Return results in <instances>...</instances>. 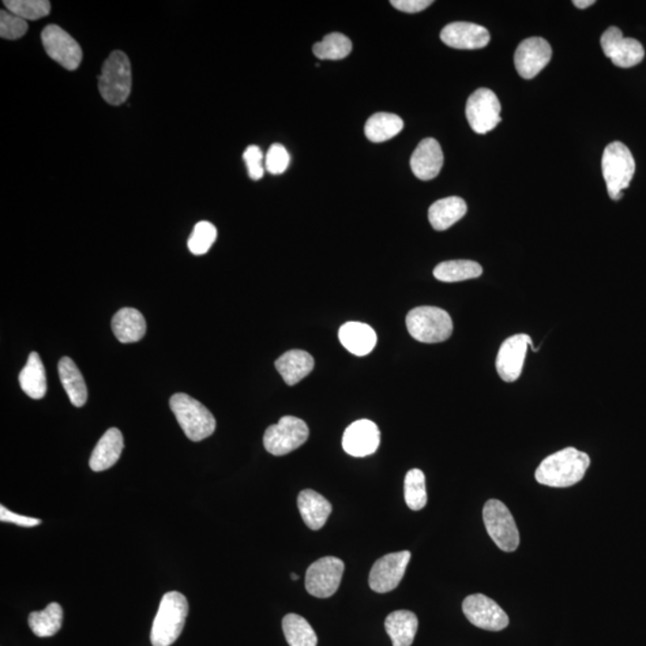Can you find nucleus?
<instances>
[{
  "label": "nucleus",
  "instance_id": "nucleus-3",
  "mask_svg": "<svg viewBox=\"0 0 646 646\" xmlns=\"http://www.w3.org/2000/svg\"><path fill=\"white\" fill-rule=\"evenodd\" d=\"M101 96L112 106L125 103L132 90V69L129 56L114 51L108 56L99 76Z\"/></svg>",
  "mask_w": 646,
  "mask_h": 646
},
{
  "label": "nucleus",
  "instance_id": "nucleus-15",
  "mask_svg": "<svg viewBox=\"0 0 646 646\" xmlns=\"http://www.w3.org/2000/svg\"><path fill=\"white\" fill-rule=\"evenodd\" d=\"M529 347L536 351L533 347L532 338L524 333L510 337L502 344L495 367L503 381L514 382L520 378Z\"/></svg>",
  "mask_w": 646,
  "mask_h": 646
},
{
  "label": "nucleus",
  "instance_id": "nucleus-12",
  "mask_svg": "<svg viewBox=\"0 0 646 646\" xmlns=\"http://www.w3.org/2000/svg\"><path fill=\"white\" fill-rule=\"evenodd\" d=\"M462 611L468 622L479 629L498 632L509 626V617L501 606L483 593L465 597Z\"/></svg>",
  "mask_w": 646,
  "mask_h": 646
},
{
  "label": "nucleus",
  "instance_id": "nucleus-34",
  "mask_svg": "<svg viewBox=\"0 0 646 646\" xmlns=\"http://www.w3.org/2000/svg\"><path fill=\"white\" fill-rule=\"evenodd\" d=\"M351 51V40L340 33L328 34L313 47L315 56L321 60H341L347 58Z\"/></svg>",
  "mask_w": 646,
  "mask_h": 646
},
{
  "label": "nucleus",
  "instance_id": "nucleus-7",
  "mask_svg": "<svg viewBox=\"0 0 646 646\" xmlns=\"http://www.w3.org/2000/svg\"><path fill=\"white\" fill-rule=\"evenodd\" d=\"M483 518L488 535L502 551L517 550L520 534H518L516 522L504 503L497 499L488 501L484 506Z\"/></svg>",
  "mask_w": 646,
  "mask_h": 646
},
{
  "label": "nucleus",
  "instance_id": "nucleus-18",
  "mask_svg": "<svg viewBox=\"0 0 646 646\" xmlns=\"http://www.w3.org/2000/svg\"><path fill=\"white\" fill-rule=\"evenodd\" d=\"M490 39L486 28L469 22H454L441 32L443 43L455 50H480L487 46Z\"/></svg>",
  "mask_w": 646,
  "mask_h": 646
},
{
  "label": "nucleus",
  "instance_id": "nucleus-13",
  "mask_svg": "<svg viewBox=\"0 0 646 646\" xmlns=\"http://www.w3.org/2000/svg\"><path fill=\"white\" fill-rule=\"evenodd\" d=\"M601 47L615 66L630 69L643 62L644 47L640 41L625 37L618 27H610L601 36Z\"/></svg>",
  "mask_w": 646,
  "mask_h": 646
},
{
  "label": "nucleus",
  "instance_id": "nucleus-43",
  "mask_svg": "<svg viewBox=\"0 0 646 646\" xmlns=\"http://www.w3.org/2000/svg\"><path fill=\"white\" fill-rule=\"evenodd\" d=\"M291 580L297 581V580H299V576H297L296 573H291Z\"/></svg>",
  "mask_w": 646,
  "mask_h": 646
},
{
  "label": "nucleus",
  "instance_id": "nucleus-30",
  "mask_svg": "<svg viewBox=\"0 0 646 646\" xmlns=\"http://www.w3.org/2000/svg\"><path fill=\"white\" fill-rule=\"evenodd\" d=\"M63 608L59 603L52 602L44 611L33 612L28 618L30 630L37 637L54 636L63 626Z\"/></svg>",
  "mask_w": 646,
  "mask_h": 646
},
{
  "label": "nucleus",
  "instance_id": "nucleus-16",
  "mask_svg": "<svg viewBox=\"0 0 646 646\" xmlns=\"http://www.w3.org/2000/svg\"><path fill=\"white\" fill-rule=\"evenodd\" d=\"M552 58L550 44L543 37L522 41L514 52V67L524 80H533L548 65Z\"/></svg>",
  "mask_w": 646,
  "mask_h": 646
},
{
  "label": "nucleus",
  "instance_id": "nucleus-24",
  "mask_svg": "<svg viewBox=\"0 0 646 646\" xmlns=\"http://www.w3.org/2000/svg\"><path fill=\"white\" fill-rule=\"evenodd\" d=\"M314 366L313 357L302 350L285 352L276 360L278 373L289 386H295L302 381L313 371Z\"/></svg>",
  "mask_w": 646,
  "mask_h": 646
},
{
  "label": "nucleus",
  "instance_id": "nucleus-39",
  "mask_svg": "<svg viewBox=\"0 0 646 646\" xmlns=\"http://www.w3.org/2000/svg\"><path fill=\"white\" fill-rule=\"evenodd\" d=\"M243 160L246 162L248 174L251 180H260L265 174L264 153L257 145L248 146L243 152Z\"/></svg>",
  "mask_w": 646,
  "mask_h": 646
},
{
  "label": "nucleus",
  "instance_id": "nucleus-4",
  "mask_svg": "<svg viewBox=\"0 0 646 646\" xmlns=\"http://www.w3.org/2000/svg\"><path fill=\"white\" fill-rule=\"evenodd\" d=\"M169 404L180 426L191 441L201 442L215 432V416L198 400L185 393H178L171 396Z\"/></svg>",
  "mask_w": 646,
  "mask_h": 646
},
{
  "label": "nucleus",
  "instance_id": "nucleus-37",
  "mask_svg": "<svg viewBox=\"0 0 646 646\" xmlns=\"http://www.w3.org/2000/svg\"><path fill=\"white\" fill-rule=\"evenodd\" d=\"M27 32V21L18 17L17 15L10 13L9 10H2V13H0V36H2V39H21Z\"/></svg>",
  "mask_w": 646,
  "mask_h": 646
},
{
  "label": "nucleus",
  "instance_id": "nucleus-35",
  "mask_svg": "<svg viewBox=\"0 0 646 646\" xmlns=\"http://www.w3.org/2000/svg\"><path fill=\"white\" fill-rule=\"evenodd\" d=\"M4 5L10 13L24 21L40 20L51 13V3L48 0H5Z\"/></svg>",
  "mask_w": 646,
  "mask_h": 646
},
{
  "label": "nucleus",
  "instance_id": "nucleus-31",
  "mask_svg": "<svg viewBox=\"0 0 646 646\" xmlns=\"http://www.w3.org/2000/svg\"><path fill=\"white\" fill-rule=\"evenodd\" d=\"M483 274V268L478 262L471 260H453L442 262L436 266L434 276L439 281L445 283H457L475 279Z\"/></svg>",
  "mask_w": 646,
  "mask_h": 646
},
{
  "label": "nucleus",
  "instance_id": "nucleus-1",
  "mask_svg": "<svg viewBox=\"0 0 646 646\" xmlns=\"http://www.w3.org/2000/svg\"><path fill=\"white\" fill-rule=\"evenodd\" d=\"M591 465L588 454L574 448H566L544 458L535 472V479L550 487H571L584 478Z\"/></svg>",
  "mask_w": 646,
  "mask_h": 646
},
{
  "label": "nucleus",
  "instance_id": "nucleus-22",
  "mask_svg": "<svg viewBox=\"0 0 646 646\" xmlns=\"http://www.w3.org/2000/svg\"><path fill=\"white\" fill-rule=\"evenodd\" d=\"M123 449V437L120 430L112 427L101 437L90 457V468L103 472L112 468L119 461Z\"/></svg>",
  "mask_w": 646,
  "mask_h": 646
},
{
  "label": "nucleus",
  "instance_id": "nucleus-28",
  "mask_svg": "<svg viewBox=\"0 0 646 646\" xmlns=\"http://www.w3.org/2000/svg\"><path fill=\"white\" fill-rule=\"evenodd\" d=\"M22 390L34 400L43 399L47 392L46 371L36 352L29 355L27 366L22 369L20 377Z\"/></svg>",
  "mask_w": 646,
  "mask_h": 646
},
{
  "label": "nucleus",
  "instance_id": "nucleus-32",
  "mask_svg": "<svg viewBox=\"0 0 646 646\" xmlns=\"http://www.w3.org/2000/svg\"><path fill=\"white\" fill-rule=\"evenodd\" d=\"M283 631L290 646H317L318 636L306 619L297 614H288L283 619Z\"/></svg>",
  "mask_w": 646,
  "mask_h": 646
},
{
  "label": "nucleus",
  "instance_id": "nucleus-6",
  "mask_svg": "<svg viewBox=\"0 0 646 646\" xmlns=\"http://www.w3.org/2000/svg\"><path fill=\"white\" fill-rule=\"evenodd\" d=\"M634 171L636 162L625 144L613 142L604 149L602 172L612 201H620L623 197L622 191L629 189Z\"/></svg>",
  "mask_w": 646,
  "mask_h": 646
},
{
  "label": "nucleus",
  "instance_id": "nucleus-41",
  "mask_svg": "<svg viewBox=\"0 0 646 646\" xmlns=\"http://www.w3.org/2000/svg\"><path fill=\"white\" fill-rule=\"evenodd\" d=\"M390 4L403 13L416 14L427 9L434 2L432 0H392Z\"/></svg>",
  "mask_w": 646,
  "mask_h": 646
},
{
  "label": "nucleus",
  "instance_id": "nucleus-2",
  "mask_svg": "<svg viewBox=\"0 0 646 646\" xmlns=\"http://www.w3.org/2000/svg\"><path fill=\"white\" fill-rule=\"evenodd\" d=\"M187 615H189V602L186 597L178 592L165 593L152 623V646L174 644L185 627Z\"/></svg>",
  "mask_w": 646,
  "mask_h": 646
},
{
  "label": "nucleus",
  "instance_id": "nucleus-42",
  "mask_svg": "<svg viewBox=\"0 0 646 646\" xmlns=\"http://www.w3.org/2000/svg\"><path fill=\"white\" fill-rule=\"evenodd\" d=\"M595 0H574L573 5L578 7V9H587V7L593 5Z\"/></svg>",
  "mask_w": 646,
  "mask_h": 646
},
{
  "label": "nucleus",
  "instance_id": "nucleus-10",
  "mask_svg": "<svg viewBox=\"0 0 646 646\" xmlns=\"http://www.w3.org/2000/svg\"><path fill=\"white\" fill-rule=\"evenodd\" d=\"M345 570L344 562L336 557H323L307 570V592L318 599L333 596L339 589Z\"/></svg>",
  "mask_w": 646,
  "mask_h": 646
},
{
  "label": "nucleus",
  "instance_id": "nucleus-26",
  "mask_svg": "<svg viewBox=\"0 0 646 646\" xmlns=\"http://www.w3.org/2000/svg\"><path fill=\"white\" fill-rule=\"evenodd\" d=\"M418 618L409 611H396L387 617L385 627L393 646H411L418 631Z\"/></svg>",
  "mask_w": 646,
  "mask_h": 646
},
{
  "label": "nucleus",
  "instance_id": "nucleus-20",
  "mask_svg": "<svg viewBox=\"0 0 646 646\" xmlns=\"http://www.w3.org/2000/svg\"><path fill=\"white\" fill-rule=\"evenodd\" d=\"M339 339L348 352L359 357L369 355L377 343V333L369 325L355 321L340 327Z\"/></svg>",
  "mask_w": 646,
  "mask_h": 646
},
{
  "label": "nucleus",
  "instance_id": "nucleus-33",
  "mask_svg": "<svg viewBox=\"0 0 646 646\" xmlns=\"http://www.w3.org/2000/svg\"><path fill=\"white\" fill-rule=\"evenodd\" d=\"M405 501L413 512L426 508L427 503L426 475L418 468L411 469L405 478Z\"/></svg>",
  "mask_w": 646,
  "mask_h": 646
},
{
  "label": "nucleus",
  "instance_id": "nucleus-17",
  "mask_svg": "<svg viewBox=\"0 0 646 646\" xmlns=\"http://www.w3.org/2000/svg\"><path fill=\"white\" fill-rule=\"evenodd\" d=\"M381 443V432L371 420L360 419L344 432L343 448L353 457L373 455Z\"/></svg>",
  "mask_w": 646,
  "mask_h": 646
},
{
  "label": "nucleus",
  "instance_id": "nucleus-11",
  "mask_svg": "<svg viewBox=\"0 0 646 646\" xmlns=\"http://www.w3.org/2000/svg\"><path fill=\"white\" fill-rule=\"evenodd\" d=\"M41 40L50 58L69 71L80 67L83 52L80 44L59 25L50 24L41 33Z\"/></svg>",
  "mask_w": 646,
  "mask_h": 646
},
{
  "label": "nucleus",
  "instance_id": "nucleus-36",
  "mask_svg": "<svg viewBox=\"0 0 646 646\" xmlns=\"http://www.w3.org/2000/svg\"><path fill=\"white\" fill-rule=\"evenodd\" d=\"M217 240V229L210 221H199L193 229L189 240V248L191 254L204 255L208 253L212 244Z\"/></svg>",
  "mask_w": 646,
  "mask_h": 646
},
{
  "label": "nucleus",
  "instance_id": "nucleus-14",
  "mask_svg": "<svg viewBox=\"0 0 646 646\" xmlns=\"http://www.w3.org/2000/svg\"><path fill=\"white\" fill-rule=\"evenodd\" d=\"M409 561L411 552L408 551L396 552L379 558L370 571V588L379 593L394 591L403 581Z\"/></svg>",
  "mask_w": 646,
  "mask_h": 646
},
{
  "label": "nucleus",
  "instance_id": "nucleus-38",
  "mask_svg": "<svg viewBox=\"0 0 646 646\" xmlns=\"http://www.w3.org/2000/svg\"><path fill=\"white\" fill-rule=\"evenodd\" d=\"M289 164H290V155L287 149L280 144L270 145L268 153H266V171L273 175H280L287 171Z\"/></svg>",
  "mask_w": 646,
  "mask_h": 646
},
{
  "label": "nucleus",
  "instance_id": "nucleus-21",
  "mask_svg": "<svg viewBox=\"0 0 646 646\" xmlns=\"http://www.w3.org/2000/svg\"><path fill=\"white\" fill-rule=\"evenodd\" d=\"M297 505L304 524L313 531H318L332 514V504L314 490H304L299 494Z\"/></svg>",
  "mask_w": 646,
  "mask_h": 646
},
{
  "label": "nucleus",
  "instance_id": "nucleus-9",
  "mask_svg": "<svg viewBox=\"0 0 646 646\" xmlns=\"http://www.w3.org/2000/svg\"><path fill=\"white\" fill-rule=\"evenodd\" d=\"M502 107L497 95L490 89H478L469 96L465 104V116L472 130L486 134L502 122Z\"/></svg>",
  "mask_w": 646,
  "mask_h": 646
},
{
  "label": "nucleus",
  "instance_id": "nucleus-25",
  "mask_svg": "<svg viewBox=\"0 0 646 646\" xmlns=\"http://www.w3.org/2000/svg\"><path fill=\"white\" fill-rule=\"evenodd\" d=\"M467 213V204L462 198L449 197L434 202L429 209L432 228L445 231L462 220Z\"/></svg>",
  "mask_w": 646,
  "mask_h": 646
},
{
  "label": "nucleus",
  "instance_id": "nucleus-19",
  "mask_svg": "<svg viewBox=\"0 0 646 646\" xmlns=\"http://www.w3.org/2000/svg\"><path fill=\"white\" fill-rule=\"evenodd\" d=\"M443 163H445V156L441 145L434 138H426L420 142L411 157L413 174L423 181L437 178Z\"/></svg>",
  "mask_w": 646,
  "mask_h": 646
},
{
  "label": "nucleus",
  "instance_id": "nucleus-40",
  "mask_svg": "<svg viewBox=\"0 0 646 646\" xmlns=\"http://www.w3.org/2000/svg\"><path fill=\"white\" fill-rule=\"evenodd\" d=\"M0 521L20 525V527L32 528L41 524L39 518L22 516L7 510L5 506L0 505Z\"/></svg>",
  "mask_w": 646,
  "mask_h": 646
},
{
  "label": "nucleus",
  "instance_id": "nucleus-23",
  "mask_svg": "<svg viewBox=\"0 0 646 646\" xmlns=\"http://www.w3.org/2000/svg\"><path fill=\"white\" fill-rule=\"evenodd\" d=\"M112 328L120 343H137L145 336L146 322L141 311L122 308L113 318Z\"/></svg>",
  "mask_w": 646,
  "mask_h": 646
},
{
  "label": "nucleus",
  "instance_id": "nucleus-29",
  "mask_svg": "<svg viewBox=\"0 0 646 646\" xmlns=\"http://www.w3.org/2000/svg\"><path fill=\"white\" fill-rule=\"evenodd\" d=\"M404 129V122L400 116L392 113H377L367 119L366 135L370 142H383L399 134Z\"/></svg>",
  "mask_w": 646,
  "mask_h": 646
},
{
  "label": "nucleus",
  "instance_id": "nucleus-5",
  "mask_svg": "<svg viewBox=\"0 0 646 646\" xmlns=\"http://www.w3.org/2000/svg\"><path fill=\"white\" fill-rule=\"evenodd\" d=\"M406 326L412 338L424 344H437L448 340L453 334V320L445 310L437 307H418L406 318Z\"/></svg>",
  "mask_w": 646,
  "mask_h": 646
},
{
  "label": "nucleus",
  "instance_id": "nucleus-8",
  "mask_svg": "<svg viewBox=\"0 0 646 646\" xmlns=\"http://www.w3.org/2000/svg\"><path fill=\"white\" fill-rule=\"evenodd\" d=\"M309 437L306 422L296 416H287L276 426H269L264 435L265 449L274 456H283L303 445Z\"/></svg>",
  "mask_w": 646,
  "mask_h": 646
},
{
  "label": "nucleus",
  "instance_id": "nucleus-27",
  "mask_svg": "<svg viewBox=\"0 0 646 646\" xmlns=\"http://www.w3.org/2000/svg\"><path fill=\"white\" fill-rule=\"evenodd\" d=\"M60 382L65 389L71 404L82 407L88 399V389L80 369L69 357H64L58 364Z\"/></svg>",
  "mask_w": 646,
  "mask_h": 646
}]
</instances>
